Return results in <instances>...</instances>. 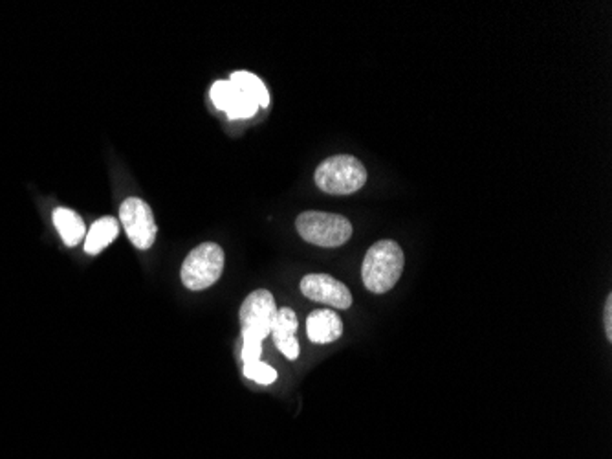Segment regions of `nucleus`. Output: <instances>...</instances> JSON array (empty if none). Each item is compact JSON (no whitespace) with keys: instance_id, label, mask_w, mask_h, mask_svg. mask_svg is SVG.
I'll list each match as a JSON object with an SVG mask.
<instances>
[{"instance_id":"9b49d317","label":"nucleus","mask_w":612,"mask_h":459,"mask_svg":"<svg viewBox=\"0 0 612 459\" xmlns=\"http://www.w3.org/2000/svg\"><path fill=\"white\" fill-rule=\"evenodd\" d=\"M120 232L118 220L114 217H103L92 224L89 230V236L85 240V252L90 256L100 254L103 249H107Z\"/></svg>"},{"instance_id":"f03ea898","label":"nucleus","mask_w":612,"mask_h":459,"mask_svg":"<svg viewBox=\"0 0 612 459\" xmlns=\"http://www.w3.org/2000/svg\"><path fill=\"white\" fill-rule=\"evenodd\" d=\"M295 228L299 236L311 245L336 249L353 238V222L345 215L327 211H302Z\"/></svg>"},{"instance_id":"6e6552de","label":"nucleus","mask_w":612,"mask_h":459,"mask_svg":"<svg viewBox=\"0 0 612 459\" xmlns=\"http://www.w3.org/2000/svg\"><path fill=\"white\" fill-rule=\"evenodd\" d=\"M209 96L215 107L224 111L231 120L251 118L259 109V105L248 96H244L231 81H216L211 87Z\"/></svg>"},{"instance_id":"20e7f679","label":"nucleus","mask_w":612,"mask_h":459,"mask_svg":"<svg viewBox=\"0 0 612 459\" xmlns=\"http://www.w3.org/2000/svg\"><path fill=\"white\" fill-rule=\"evenodd\" d=\"M224 271V251L216 243H202L191 251L182 265V283L189 291H204L215 285Z\"/></svg>"},{"instance_id":"9d476101","label":"nucleus","mask_w":612,"mask_h":459,"mask_svg":"<svg viewBox=\"0 0 612 459\" xmlns=\"http://www.w3.org/2000/svg\"><path fill=\"white\" fill-rule=\"evenodd\" d=\"M297 316L291 309L282 307L277 311L273 327H271V335H273V344L277 346V349L288 358V360H295L299 357V342L295 338L297 333Z\"/></svg>"},{"instance_id":"39448f33","label":"nucleus","mask_w":612,"mask_h":459,"mask_svg":"<svg viewBox=\"0 0 612 459\" xmlns=\"http://www.w3.org/2000/svg\"><path fill=\"white\" fill-rule=\"evenodd\" d=\"M277 305L273 294L266 289L253 291L240 305V326H242V338H255L264 340L271 335V327L277 316Z\"/></svg>"},{"instance_id":"f257e3e1","label":"nucleus","mask_w":612,"mask_h":459,"mask_svg":"<svg viewBox=\"0 0 612 459\" xmlns=\"http://www.w3.org/2000/svg\"><path fill=\"white\" fill-rule=\"evenodd\" d=\"M406 256L402 247L393 240L376 241L365 254L362 278L367 291L375 294L389 293L402 278Z\"/></svg>"},{"instance_id":"f8f14e48","label":"nucleus","mask_w":612,"mask_h":459,"mask_svg":"<svg viewBox=\"0 0 612 459\" xmlns=\"http://www.w3.org/2000/svg\"><path fill=\"white\" fill-rule=\"evenodd\" d=\"M54 224L67 247H76L79 241H83L87 234L83 219L76 211L67 208H58L54 211Z\"/></svg>"},{"instance_id":"4468645a","label":"nucleus","mask_w":612,"mask_h":459,"mask_svg":"<svg viewBox=\"0 0 612 459\" xmlns=\"http://www.w3.org/2000/svg\"><path fill=\"white\" fill-rule=\"evenodd\" d=\"M244 375L246 379L257 382V384H262V386H268V384H273L275 379H277V371L264 364V362H251V364H244Z\"/></svg>"},{"instance_id":"423d86ee","label":"nucleus","mask_w":612,"mask_h":459,"mask_svg":"<svg viewBox=\"0 0 612 459\" xmlns=\"http://www.w3.org/2000/svg\"><path fill=\"white\" fill-rule=\"evenodd\" d=\"M120 219L129 240L136 249L147 251L154 245L158 226L153 209L145 200L138 197L125 198L120 208Z\"/></svg>"},{"instance_id":"2eb2a0df","label":"nucleus","mask_w":612,"mask_h":459,"mask_svg":"<svg viewBox=\"0 0 612 459\" xmlns=\"http://www.w3.org/2000/svg\"><path fill=\"white\" fill-rule=\"evenodd\" d=\"M262 353V342L255 338H242V362L251 364L259 362Z\"/></svg>"},{"instance_id":"dca6fc26","label":"nucleus","mask_w":612,"mask_h":459,"mask_svg":"<svg viewBox=\"0 0 612 459\" xmlns=\"http://www.w3.org/2000/svg\"><path fill=\"white\" fill-rule=\"evenodd\" d=\"M603 322H605V335L607 340H612V294L607 296L605 300V309H603Z\"/></svg>"},{"instance_id":"ddd939ff","label":"nucleus","mask_w":612,"mask_h":459,"mask_svg":"<svg viewBox=\"0 0 612 459\" xmlns=\"http://www.w3.org/2000/svg\"><path fill=\"white\" fill-rule=\"evenodd\" d=\"M244 96H248L249 100H253L259 107H268L269 105V94L266 85L262 83V80H259L255 74L251 72H235L231 74L229 80Z\"/></svg>"},{"instance_id":"0eeeda50","label":"nucleus","mask_w":612,"mask_h":459,"mask_svg":"<svg viewBox=\"0 0 612 459\" xmlns=\"http://www.w3.org/2000/svg\"><path fill=\"white\" fill-rule=\"evenodd\" d=\"M301 293L312 300L334 309H349L353 305V294L336 278L329 274H309L301 280Z\"/></svg>"},{"instance_id":"1a4fd4ad","label":"nucleus","mask_w":612,"mask_h":459,"mask_svg":"<svg viewBox=\"0 0 612 459\" xmlns=\"http://www.w3.org/2000/svg\"><path fill=\"white\" fill-rule=\"evenodd\" d=\"M306 335L314 344L336 342L343 335V322L334 311H312L306 318Z\"/></svg>"},{"instance_id":"7ed1b4c3","label":"nucleus","mask_w":612,"mask_h":459,"mask_svg":"<svg viewBox=\"0 0 612 459\" xmlns=\"http://www.w3.org/2000/svg\"><path fill=\"white\" fill-rule=\"evenodd\" d=\"M314 178L329 195H353L367 184V167L353 155H336L318 165Z\"/></svg>"}]
</instances>
